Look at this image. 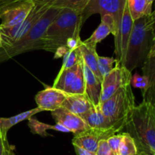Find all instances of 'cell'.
<instances>
[{"label":"cell","instance_id":"cell-26","mask_svg":"<svg viewBox=\"0 0 155 155\" xmlns=\"http://www.w3.org/2000/svg\"><path fill=\"white\" fill-rule=\"evenodd\" d=\"M117 65H118V63L116 59H114V58L111 57H104V56H98V68L102 80L105 76H107L116 67Z\"/></svg>","mask_w":155,"mask_h":155},{"label":"cell","instance_id":"cell-20","mask_svg":"<svg viewBox=\"0 0 155 155\" xmlns=\"http://www.w3.org/2000/svg\"><path fill=\"white\" fill-rule=\"evenodd\" d=\"M42 112V109L36 107L34 109H30L26 112H21L14 116L9 117V118H2L0 117V133L3 138H7V133L9 129L14 126L17 125L21 122L24 120H28L29 119L33 117L38 112Z\"/></svg>","mask_w":155,"mask_h":155},{"label":"cell","instance_id":"cell-32","mask_svg":"<svg viewBox=\"0 0 155 155\" xmlns=\"http://www.w3.org/2000/svg\"><path fill=\"white\" fill-rule=\"evenodd\" d=\"M9 146L7 138H3L0 133V155H4L5 151Z\"/></svg>","mask_w":155,"mask_h":155},{"label":"cell","instance_id":"cell-3","mask_svg":"<svg viewBox=\"0 0 155 155\" xmlns=\"http://www.w3.org/2000/svg\"><path fill=\"white\" fill-rule=\"evenodd\" d=\"M83 24L81 13L69 8L61 9L45 30L42 50L54 54L60 47H67L70 38L80 36Z\"/></svg>","mask_w":155,"mask_h":155},{"label":"cell","instance_id":"cell-21","mask_svg":"<svg viewBox=\"0 0 155 155\" xmlns=\"http://www.w3.org/2000/svg\"><path fill=\"white\" fill-rule=\"evenodd\" d=\"M28 126L32 133L44 137L48 135V134L46 132L47 130H54L58 132H65V133H70V131L61 125L58 124V123H56L55 125L46 124V123L39 122L36 119H33V117L28 119Z\"/></svg>","mask_w":155,"mask_h":155},{"label":"cell","instance_id":"cell-8","mask_svg":"<svg viewBox=\"0 0 155 155\" xmlns=\"http://www.w3.org/2000/svg\"><path fill=\"white\" fill-rule=\"evenodd\" d=\"M127 3V0H89L82 12L83 24L89 17L95 14H99L101 16L108 15L113 18L117 28Z\"/></svg>","mask_w":155,"mask_h":155},{"label":"cell","instance_id":"cell-35","mask_svg":"<svg viewBox=\"0 0 155 155\" xmlns=\"http://www.w3.org/2000/svg\"><path fill=\"white\" fill-rule=\"evenodd\" d=\"M16 1H18V0H0V10Z\"/></svg>","mask_w":155,"mask_h":155},{"label":"cell","instance_id":"cell-40","mask_svg":"<svg viewBox=\"0 0 155 155\" xmlns=\"http://www.w3.org/2000/svg\"><path fill=\"white\" fill-rule=\"evenodd\" d=\"M136 155H149V154H148V153H144V152H139V153H137V154Z\"/></svg>","mask_w":155,"mask_h":155},{"label":"cell","instance_id":"cell-31","mask_svg":"<svg viewBox=\"0 0 155 155\" xmlns=\"http://www.w3.org/2000/svg\"><path fill=\"white\" fill-rule=\"evenodd\" d=\"M95 155H115L109 146L107 140H101L98 143Z\"/></svg>","mask_w":155,"mask_h":155},{"label":"cell","instance_id":"cell-14","mask_svg":"<svg viewBox=\"0 0 155 155\" xmlns=\"http://www.w3.org/2000/svg\"><path fill=\"white\" fill-rule=\"evenodd\" d=\"M51 116L56 123L63 126L68 129L70 132L74 133V135L89 129L80 115L70 112L62 106L51 111Z\"/></svg>","mask_w":155,"mask_h":155},{"label":"cell","instance_id":"cell-30","mask_svg":"<svg viewBox=\"0 0 155 155\" xmlns=\"http://www.w3.org/2000/svg\"><path fill=\"white\" fill-rule=\"evenodd\" d=\"M122 138H123V134L117 133L112 135V136H110V138H108L107 139L109 146H110L112 151L114 152V153L115 155H118L119 147H120V145Z\"/></svg>","mask_w":155,"mask_h":155},{"label":"cell","instance_id":"cell-4","mask_svg":"<svg viewBox=\"0 0 155 155\" xmlns=\"http://www.w3.org/2000/svg\"><path fill=\"white\" fill-rule=\"evenodd\" d=\"M61 9L49 8L37 24L18 41L0 50V64L22 53L35 50H42L43 37L49 24L61 12Z\"/></svg>","mask_w":155,"mask_h":155},{"label":"cell","instance_id":"cell-10","mask_svg":"<svg viewBox=\"0 0 155 155\" xmlns=\"http://www.w3.org/2000/svg\"><path fill=\"white\" fill-rule=\"evenodd\" d=\"M132 72L124 65H117L116 67L103 78L100 103L111 97L122 87L130 84Z\"/></svg>","mask_w":155,"mask_h":155},{"label":"cell","instance_id":"cell-36","mask_svg":"<svg viewBox=\"0 0 155 155\" xmlns=\"http://www.w3.org/2000/svg\"><path fill=\"white\" fill-rule=\"evenodd\" d=\"M153 56H155V33L152 40V43H151L149 54H148V58L153 57Z\"/></svg>","mask_w":155,"mask_h":155},{"label":"cell","instance_id":"cell-17","mask_svg":"<svg viewBox=\"0 0 155 155\" xmlns=\"http://www.w3.org/2000/svg\"><path fill=\"white\" fill-rule=\"evenodd\" d=\"M93 105L86 94H67L62 107L78 115L89 110Z\"/></svg>","mask_w":155,"mask_h":155},{"label":"cell","instance_id":"cell-15","mask_svg":"<svg viewBox=\"0 0 155 155\" xmlns=\"http://www.w3.org/2000/svg\"><path fill=\"white\" fill-rule=\"evenodd\" d=\"M83 68L84 73L86 95L93 106H99L101 92V81L83 62Z\"/></svg>","mask_w":155,"mask_h":155},{"label":"cell","instance_id":"cell-24","mask_svg":"<svg viewBox=\"0 0 155 155\" xmlns=\"http://www.w3.org/2000/svg\"><path fill=\"white\" fill-rule=\"evenodd\" d=\"M82 59H83V58H82L79 46L75 48L68 49V51L63 56V63H62V66L60 71H63V70L71 68L76 64L79 63Z\"/></svg>","mask_w":155,"mask_h":155},{"label":"cell","instance_id":"cell-5","mask_svg":"<svg viewBox=\"0 0 155 155\" xmlns=\"http://www.w3.org/2000/svg\"><path fill=\"white\" fill-rule=\"evenodd\" d=\"M135 106L136 100L131 84L120 88L111 97L99 104L102 113L119 133L125 128Z\"/></svg>","mask_w":155,"mask_h":155},{"label":"cell","instance_id":"cell-38","mask_svg":"<svg viewBox=\"0 0 155 155\" xmlns=\"http://www.w3.org/2000/svg\"><path fill=\"white\" fill-rule=\"evenodd\" d=\"M154 2V0H147V2H148V4L149 5V6H151V7H152V5Z\"/></svg>","mask_w":155,"mask_h":155},{"label":"cell","instance_id":"cell-22","mask_svg":"<svg viewBox=\"0 0 155 155\" xmlns=\"http://www.w3.org/2000/svg\"><path fill=\"white\" fill-rule=\"evenodd\" d=\"M127 5L133 21L152 13V7L147 0H127Z\"/></svg>","mask_w":155,"mask_h":155},{"label":"cell","instance_id":"cell-11","mask_svg":"<svg viewBox=\"0 0 155 155\" xmlns=\"http://www.w3.org/2000/svg\"><path fill=\"white\" fill-rule=\"evenodd\" d=\"M35 6L33 0H18L0 10V27H12L24 21Z\"/></svg>","mask_w":155,"mask_h":155},{"label":"cell","instance_id":"cell-9","mask_svg":"<svg viewBox=\"0 0 155 155\" xmlns=\"http://www.w3.org/2000/svg\"><path fill=\"white\" fill-rule=\"evenodd\" d=\"M134 21L129 11L127 3L124 9L122 18L117 28L114 36V53L118 65H124L127 45L131 34Z\"/></svg>","mask_w":155,"mask_h":155},{"label":"cell","instance_id":"cell-28","mask_svg":"<svg viewBox=\"0 0 155 155\" xmlns=\"http://www.w3.org/2000/svg\"><path fill=\"white\" fill-rule=\"evenodd\" d=\"M35 5L63 9L68 0H33Z\"/></svg>","mask_w":155,"mask_h":155},{"label":"cell","instance_id":"cell-29","mask_svg":"<svg viewBox=\"0 0 155 155\" xmlns=\"http://www.w3.org/2000/svg\"><path fill=\"white\" fill-rule=\"evenodd\" d=\"M89 2V0H68L64 8H69L82 14Z\"/></svg>","mask_w":155,"mask_h":155},{"label":"cell","instance_id":"cell-23","mask_svg":"<svg viewBox=\"0 0 155 155\" xmlns=\"http://www.w3.org/2000/svg\"><path fill=\"white\" fill-rule=\"evenodd\" d=\"M143 75L146 76L148 80V88L143 97L155 88V56L147 59L142 66Z\"/></svg>","mask_w":155,"mask_h":155},{"label":"cell","instance_id":"cell-34","mask_svg":"<svg viewBox=\"0 0 155 155\" xmlns=\"http://www.w3.org/2000/svg\"><path fill=\"white\" fill-rule=\"evenodd\" d=\"M74 149H75L77 155H95V153L89 151V150H86V149L83 148V147H78L77 145H74Z\"/></svg>","mask_w":155,"mask_h":155},{"label":"cell","instance_id":"cell-7","mask_svg":"<svg viewBox=\"0 0 155 155\" xmlns=\"http://www.w3.org/2000/svg\"><path fill=\"white\" fill-rule=\"evenodd\" d=\"M49 8L35 5L28 16L19 24L8 28H1L0 33L2 39V48L10 46L16 41L25 36L41 19Z\"/></svg>","mask_w":155,"mask_h":155},{"label":"cell","instance_id":"cell-12","mask_svg":"<svg viewBox=\"0 0 155 155\" xmlns=\"http://www.w3.org/2000/svg\"><path fill=\"white\" fill-rule=\"evenodd\" d=\"M119 132L114 128L111 129H94L87 130L74 135L72 140L73 145L83 147L92 153H96L98 143L101 140H107L112 135Z\"/></svg>","mask_w":155,"mask_h":155},{"label":"cell","instance_id":"cell-41","mask_svg":"<svg viewBox=\"0 0 155 155\" xmlns=\"http://www.w3.org/2000/svg\"><path fill=\"white\" fill-rule=\"evenodd\" d=\"M152 15H153V16H154V20H155V10H154V12H152Z\"/></svg>","mask_w":155,"mask_h":155},{"label":"cell","instance_id":"cell-42","mask_svg":"<svg viewBox=\"0 0 155 155\" xmlns=\"http://www.w3.org/2000/svg\"><path fill=\"white\" fill-rule=\"evenodd\" d=\"M11 155H15V154H14V153H13V152H12V153H11Z\"/></svg>","mask_w":155,"mask_h":155},{"label":"cell","instance_id":"cell-1","mask_svg":"<svg viewBox=\"0 0 155 155\" xmlns=\"http://www.w3.org/2000/svg\"><path fill=\"white\" fill-rule=\"evenodd\" d=\"M124 129L133 138L138 153L155 155V108L143 100L135 106Z\"/></svg>","mask_w":155,"mask_h":155},{"label":"cell","instance_id":"cell-27","mask_svg":"<svg viewBox=\"0 0 155 155\" xmlns=\"http://www.w3.org/2000/svg\"><path fill=\"white\" fill-rule=\"evenodd\" d=\"M130 84H131V86L134 87V88H140L142 90V97H143L148 88V80L146 76H142L138 74V73H136L135 74L132 75Z\"/></svg>","mask_w":155,"mask_h":155},{"label":"cell","instance_id":"cell-33","mask_svg":"<svg viewBox=\"0 0 155 155\" xmlns=\"http://www.w3.org/2000/svg\"><path fill=\"white\" fill-rule=\"evenodd\" d=\"M143 100H146V101L151 103L155 108V88L143 97Z\"/></svg>","mask_w":155,"mask_h":155},{"label":"cell","instance_id":"cell-16","mask_svg":"<svg viewBox=\"0 0 155 155\" xmlns=\"http://www.w3.org/2000/svg\"><path fill=\"white\" fill-rule=\"evenodd\" d=\"M116 30L117 27L113 18L108 15H102L101 16V23L98 27L95 29L92 34L83 42L97 46L98 43L101 42L109 34L112 33L114 35Z\"/></svg>","mask_w":155,"mask_h":155},{"label":"cell","instance_id":"cell-37","mask_svg":"<svg viewBox=\"0 0 155 155\" xmlns=\"http://www.w3.org/2000/svg\"><path fill=\"white\" fill-rule=\"evenodd\" d=\"M12 153V148H11V147L9 146L8 147L7 149L5 150V153L4 155H11V153Z\"/></svg>","mask_w":155,"mask_h":155},{"label":"cell","instance_id":"cell-39","mask_svg":"<svg viewBox=\"0 0 155 155\" xmlns=\"http://www.w3.org/2000/svg\"><path fill=\"white\" fill-rule=\"evenodd\" d=\"M2 39L1 33H0V50L2 49Z\"/></svg>","mask_w":155,"mask_h":155},{"label":"cell","instance_id":"cell-2","mask_svg":"<svg viewBox=\"0 0 155 155\" xmlns=\"http://www.w3.org/2000/svg\"><path fill=\"white\" fill-rule=\"evenodd\" d=\"M155 33L152 13L135 20L127 45L124 66L130 71L142 67L148 58Z\"/></svg>","mask_w":155,"mask_h":155},{"label":"cell","instance_id":"cell-6","mask_svg":"<svg viewBox=\"0 0 155 155\" xmlns=\"http://www.w3.org/2000/svg\"><path fill=\"white\" fill-rule=\"evenodd\" d=\"M52 87L67 94H86L83 59L71 68L59 71Z\"/></svg>","mask_w":155,"mask_h":155},{"label":"cell","instance_id":"cell-43","mask_svg":"<svg viewBox=\"0 0 155 155\" xmlns=\"http://www.w3.org/2000/svg\"><path fill=\"white\" fill-rule=\"evenodd\" d=\"M0 29H1V27H0Z\"/></svg>","mask_w":155,"mask_h":155},{"label":"cell","instance_id":"cell-19","mask_svg":"<svg viewBox=\"0 0 155 155\" xmlns=\"http://www.w3.org/2000/svg\"><path fill=\"white\" fill-rule=\"evenodd\" d=\"M80 53L83 62L89 68V69L95 74L97 78L102 82L100 73L98 68V55L96 51V46L92 44L86 43L81 40L79 44Z\"/></svg>","mask_w":155,"mask_h":155},{"label":"cell","instance_id":"cell-18","mask_svg":"<svg viewBox=\"0 0 155 155\" xmlns=\"http://www.w3.org/2000/svg\"><path fill=\"white\" fill-rule=\"evenodd\" d=\"M80 116L89 128H94V129L114 128L108 119L102 113L99 106H92L89 110L86 111L85 113L82 114Z\"/></svg>","mask_w":155,"mask_h":155},{"label":"cell","instance_id":"cell-13","mask_svg":"<svg viewBox=\"0 0 155 155\" xmlns=\"http://www.w3.org/2000/svg\"><path fill=\"white\" fill-rule=\"evenodd\" d=\"M67 94L53 87H47L35 96L37 107L42 111H54L61 107Z\"/></svg>","mask_w":155,"mask_h":155},{"label":"cell","instance_id":"cell-25","mask_svg":"<svg viewBox=\"0 0 155 155\" xmlns=\"http://www.w3.org/2000/svg\"><path fill=\"white\" fill-rule=\"evenodd\" d=\"M123 138L119 147L118 155H136L138 153L133 138L129 133L123 132Z\"/></svg>","mask_w":155,"mask_h":155}]
</instances>
